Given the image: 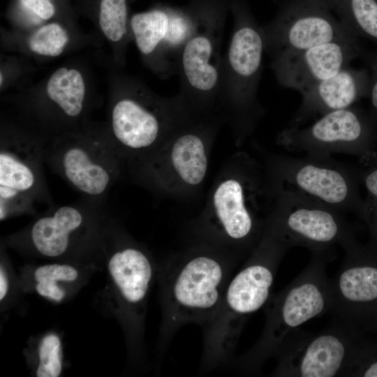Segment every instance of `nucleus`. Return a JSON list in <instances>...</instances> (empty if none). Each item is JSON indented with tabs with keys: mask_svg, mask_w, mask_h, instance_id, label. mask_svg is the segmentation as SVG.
<instances>
[{
	"mask_svg": "<svg viewBox=\"0 0 377 377\" xmlns=\"http://www.w3.org/2000/svg\"><path fill=\"white\" fill-rule=\"evenodd\" d=\"M287 251L280 240L265 237L232 276L217 309L202 326V372L231 364L247 320L264 307L272 295L277 269Z\"/></svg>",
	"mask_w": 377,
	"mask_h": 377,
	"instance_id": "f257e3e1",
	"label": "nucleus"
},
{
	"mask_svg": "<svg viewBox=\"0 0 377 377\" xmlns=\"http://www.w3.org/2000/svg\"><path fill=\"white\" fill-rule=\"evenodd\" d=\"M244 256L213 247L188 251L172 259L162 274V342L171 343L184 325L207 323Z\"/></svg>",
	"mask_w": 377,
	"mask_h": 377,
	"instance_id": "f03ea898",
	"label": "nucleus"
},
{
	"mask_svg": "<svg viewBox=\"0 0 377 377\" xmlns=\"http://www.w3.org/2000/svg\"><path fill=\"white\" fill-rule=\"evenodd\" d=\"M329 251L311 252L306 268L286 288L271 295L263 309L265 322L256 343L233 359L231 366L243 374H254L274 357L285 338L308 320L330 311V279L326 265Z\"/></svg>",
	"mask_w": 377,
	"mask_h": 377,
	"instance_id": "7ed1b4c3",
	"label": "nucleus"
},
{
	"mask_svg": "<svg viewBox=\"0 0 377 377\" xmlns=\"http://www.w3.org/2000/svg\"><path fill=\"white\" fill-rule=\"evenodd\" d=\"M233 27L222 57L219 101L242 135L249 133L263 109L258 101L265 45L260 25L245 0H232Z\"/></svg>",
	"mask_w": 377,
	"mask_h": 377,
	"instance_id": "20e7f679",
	"label": "nucleus"
},
{
	"mask_svg": "<svg viewBox=\"0 0 377 377\" xmlns=\"http://www.w3.org/2000/svg\"><path fill=\"white\" fill-rule=\"evenodd\" d=\"M272 192L316 201L342 213L360 216L361 170L335 161L332 157L276 156L271 160Z\"/></svg>",
	"mask_w": 377,
	"mask_h": 377,
	"instance_id": "39448f33",
	"label": "nucleus"
},
{
	"mask_svg": "<svg viewBox=\"0 0 377 377\" xmlns=\"http://www.w3.org/2000/svg\"><path fill=\"white\" fill-rule=\"evenodd\" d=\"M359 327L334 320L313 334L297 329L283 341L274 357L273 376H347L365 339Z\"/></svg>",
	"mask_w": 377,
	"mask_h": 377,
	"instance_id": "423d86ee",
	"label": "nucleus"
},
{
	"mask_svg": "<svg viewBox=\"0 0 377 377\" xmlns=\"http://www.w3.org/2000/svg\"><path fill=\"white\" fill-rule=\"evenodd\" d=\"M277 142L288 151L309 156L343 154L366 165H377V122L355 106L327 113L305 128L288 126L279 133Z\"/></svg>",
	"mask_w": 377,
	"mask_h": 377,
	"instance_id": "0eeeda50",
	"label": "nucleus"
},
{
	"mask_svg": "<svg viewBox=\"0 0 377 377\" xmlns=\"http://www.w3.org/2000/svg\"><path fill=\"white\" fill-rule=\"evenodd\" d=\"M232 0H210L177 61L179 95L188 107L206 108L219 101L224 27Z\"/></svg>",
	"mask_w": 377,
	"mask_h": 377,
	"instance_id": "6e6552de",
	"label": "nucleus"
},
{
	"mask_svg": "<svg viewBox=\"0 0 377 377\" xmlns=\"http://www.w3.org/2000/svg\"><path fill=\"white\" fill-rule=\"evenodd\" d=\"M45 163L84 199L103 203L120 174L121 161L107 138L66 136L44 147Z\"/></svg>",
	"mask_w": 377,
	"mask_h": 377,
	"instance_id": "1a4fd4ad",
	"label": "nucleus"
},
{
	"mask_svg": "<svg viewBox=\"0 0 377 377\" xmlns=\"http://www.w3.org/2000/svg\"><path fill=\"white\" fill-rule=\"evenodd\" d=\"M188 105L178 94L154 98L142 92L119 98L110 116L111 138L108 139L120 159L149 151L164 134L180 126Z\"/></svg>",
	"mask_w": 377,
	"mask_h": 377,
	"instance_id": "9d476101",
	"label": "nucleus"
},
{
	"mask_svg": "<svg viewBox=\"0 0 377 377\" xmlns=\"http://www.w3.org/2000/svg\"><path fill=\"white\" fill-rule=\"evenodd\" d=\"M43 142L8 134L0 146V219L31 212L40 203L51 204L43 164Z\"/></svg>",
	"mask_w": 377,
	"mask_h": 377,
	"instance_id": "9b49d317",
	"label": "nucleus"
},
{
	"mask_svg": "<svg viewBox=\"0 0 377 377\" xmlns=\"http://www.w3.org/2000/svg\"><path fill=\"white\" fill-rule=\"evenodd\" d=\"M262 30L265 52L271 59L332 41L359 40L324 0H286Z\"/></svg>",
	"mask_w": 377,
	"mask_h": 377,
	"instance_id": "f8f14e48",
	"label": "nucleus"
},
{
	"mask_svg": "<svg viewBox=\"0 0 377 377\" xmlns=\"http://www.w3.org/2000/svg\"><path fill=\"white\" fill-rule=\"evenodd\" d=\"M341 246L343 263L330 279L332 312L335 320L370 330L377 312V248L353 235Z\"/></svg>",
	"mask_w": 377,
	"mask_h": 377,
	"instance_id": "ddd939ff",
	"label": "nucleus"
},
{
	"mask_svg": "<svg viewBox=\"0 0 377 377\" xmlns=\"http://www.w3.org/2000/svg\"><path fill=\"white\" fill-rule=\"evenodd\" d=\"M266 226L279 234L290 248L304 246L313 251H328L354 235L343 213L306 198L279 195Z\"/></svg>",
	"mask_w": 377,
	"mask_h": 377,
	"instance_id": "4468645a",
	"label": "nucleus"
},
{
	"mask_svg": "<svg viewBox=\"0 0 377 377\" xmlns=\"http://www.w3.org/2000/svg\"><path fill=\"white\" fill-rule=\"evenodd\" d=\"M249 168L237 177L222 181L213 195L215 230L219 242L244 256L251 254L262 239L266 221L256 215L258 176Z\"/></svg>",
	"mask_w": 377,
	"mask_h": 377,
	"instance_id": "2eb2a0df",
	"label": "nucleus"
},
{
	"mask_svg": "<svg viewBox=\"0 0 377 377\" xmlns=\"http://www.w3.org/2000/svg\"><path fill=\"white\" fill-rule=\"evenodd\" d=\"M362 54L359 40L332 41L281 54L271 59L270 67L280 84L302 94L336 75Z\"/></svg>",
	"mask_w": 377,
	"mask_h": 377,
	"instance_id": "dca6fc26",
	"label": "nucleus"
},
{
	"mask_svg": "<svg viewBox=\"0 0 377 377\" xmlns=\"http://www.w3.org/2000/svg\"><path fill=\"white\" fill-rule=\"evenodd\" d=\"M370 85L371 75L366 70L348 66L301 94L302 103L289 126L300 127L318 115L354 106L360 98L369 96Z\"/></svg>",
	"mask_w": 377,
	"mask_h": 377,
	"instance_id": "f3484780",
	"label": "nucleus"
},
{
	"mask_svg": "<svg viewBox=\"0 0 377 377\" xmlns=\"http://www.w3.org/2000/svg\"><path fill=\"white\" fill-rule=\"evenodd\" d=\"M103 205V203L84 199L81 202L53 208L32 225L30 230L32 244L45 256H61L70 246L73 235L81 230L90 216Z\"/></svg>",
	"mask_w": 377,
	"mask_h": 377,
	"instance_id": "a211bd4d",
	"label": "nucleus"
},
{
	"mask_svg": "<svg viewBox=\"0 0 377 377\" xmlns=\"http://www.w3.org/2000/svg\"><path fill=\"white\" fill-rule=\"evenodd\" d=\"M108 268L125 302L138 309L145 300L154 274L152 263L138 248L127 246L114 252Z\"/></svg>",
	"mask_w": 377,
	"mask_h": 377,
	"instance_id": "6ab92c4d",
	"label": "nucleus"
},
{
	"mask_svg": "<svg viewBox=\"0 0 377 377\" xmlns=\"http://www.w3.org/2000/svg\"><path fill=\"white\" fill-rule=\"evenodd\" d=\"M202 126L179 131L168 151V163L179 179L188 186L200 184L207 173L208 160Z\"/></svg>",
	"mask_w": 377,
	"mask_h": 377,
	"instance_id": "aec40b11",
	"label": "nucleus"
},
{
	"mask_svg": "<svg viewBox=\"0 0 377 377\" xmlns=\"http://www.w3.org/2000/svg\"><path fill=\"white\" fill-rule=\"evenodd\" d=\"M343 25L357 39L377 47V0H324Z\"/></svg>",
	"mask_w": 377,
	"mask_h": 377,
	"instance_id": "412c9836",
	"label": "nucleus"
},
{
	"mask_svg": "<svg viewBox=\"0 0 377 377\" xmlns=\"http://www.w3.org/2000/svg\"><path fill=\"white\" fill-rule=\"evenodd\" d=\"M49 99L69 118L80 115L84 108L85 85L81 73L73 68H60L49 79Z\"/></svg>",
	"mask_w": 377,
	"mask_h": 377,
	"instance_id": "4be33fe9",
	"label": "nucleus"
},
{
	"mask_svg": "<svg viewBox=\"0 0 377 377\" xmlns=\"http://www.w3.org/2000/svg\"><path fill=\"white\" fill-rule=\"evenodd\" d=\"M127 0H99V25L111 41L123 39L127 31Z\"/></svg>",
	"mask_w": 377,
	"mask_h": 377,
	"instance_id": "5701e85b",
	"label": "nucleus"
},
{
	"mask_svg": "<svg viewBox=\"0 0 377 377\" xmlns=\"http://www.w3.org/2000/svg\"><path fill=\"white\" fill-rule=\"evenodd\" d=\"M77 276V271L68 265L52 264L40 267L34 274L36 291L42 296L60 301L65 293L56 282L75 281Z\"/></svg>",
	"mask_w": 377,
	"mask_h": 377,
	"instance_id": "b1692460",
	"label": "nucleus"
},
{
	"mask_svg": "<svg viewBox=\"0 0 377 377\" xmlns=\"http://www.w3.org/2000/svg\"><path fill=\"white\" fill-rule=\"evenodd\" d=\"M69 40L65 29L57 23L40 27L30 37V50L40 55L56 57L62 53Z\"/></svg>",
	"mask_w": 377,
	"mask_h": 377,
	"instance_id": "393cba45",
	"label": "nucleus"
},
{
	"mask_svg": "<svg viewBox=\"0 0 377 377\" xmlns=\"http://www.w3.org/2000/svg\"><path fill=\"white\" fill-rule=\"evenodd\" d=\"M361 183L366 196L360 218L365 223L369 235V243L377 248V165L361 170Z\"/></svg>",
	"mask_w": 377,
	"mask_h": 377,
	"instance_id": "a878e982",
	"label": "nucleus"
},
{
	"mask_svg": "<svg viewBox=\"0 0 377 377\" xmlns=\"http://www.w3.org/2000/svg\"><path fill=\"white\" fill-rule=\"evenodd\" d=\"M61 350L59 337L49 334L43 338L39 347L40 364L38 377H57L61 371Z\"/></svg>",
	"mask_w": 377,
	"mask_h": 377,
	"instance_id": "bb28decb",
	"label": "nucleus"
},
{
	"mask_svg": "<svg viewBox=\"0 0 377 377\" xmlns=\"http://www.w3.org/2000/svg\"><path fill=\"white\" fill-rule=\"evenodd\" d=\"M347 376L377 377V345L364 340Z\"/></svg>",
	"mask_w": 377,
	"mask_h": 377,
	"instance_id": "cd10ccee",
	"label": "nucleus"
},
{
	"mask_svg": "<svg viewBox=\"0 0 377 377\" xmlns=\"http://www.w3.org/2000/svg\"><path fill=\"white\" fill-rule=\"evenodd\" d=\"M18 6L29 16L48 20L54 16L56 8L51 0H17Z\"/></svg>",
	"mask_w": 377,
	"mask_h": 377,
	"instance_id": "c85d7f7f",
	"label": "nucleus"
},
{
	"mask_svg": "<svg viewBox=\"0 0 377 377\" xmlns=\"http://www.w3.org/2000/svg\"><path fill=\"white\" fill-rule=\"evenodd\" d=\"M371 69L369 98L371 103V116L377 122V54L367 57Z\"/></svg>",
	"mask_w": 377,
	"mask_h": 377,
	"instance_id": "c756f323",
	"label": "nucleus"
},
{
	"mask_svg": "<svg viewBox=\"0 0 377 377\" xmlns=\"http://www.w3.org/2000/svg\"><path fill=\"white\" fill-rule=\"evenodd\" d=\"M8 289V282L6 276L1 267L0 271V300H2L7 294Z\"/></svg>",
	"mask_w": 377,
	"mask_h": 377,
	"instance_id": "7c9ffc66",
	"label": "nucleus"
},
{
	"mask_svg": "<svg viewBox=\"0 0 377 377\" xmlns=\"http://www.w3.org/2000/svg\"><path fill=\"white\" fill-rule=\"evenodd\" d=\"M370 330H377V312L372 320Z\"/></svg>",
	"mask_w": 377,
	"mask_h": 377,
	"instance_id": "2f4dec72",
	"label": "nucleus"
},
{
	"mask_svg": "<svg viewBox=\"0 0 377 377\" xmlns=\"http://www.w3.org/2000/svg\"><path fill=\"white\" fill-rule=\"evenodd\" d=\"M1 75V76H0V77H1V81H0V82H1V84H2V82H3V75H2L1 73V75Z\"/></svg>",
	"mask_w": 377,
	"mask_h": 377,
	"instance_id": "473e14b6",
	"label": "nucleus"
}]
</instances>
